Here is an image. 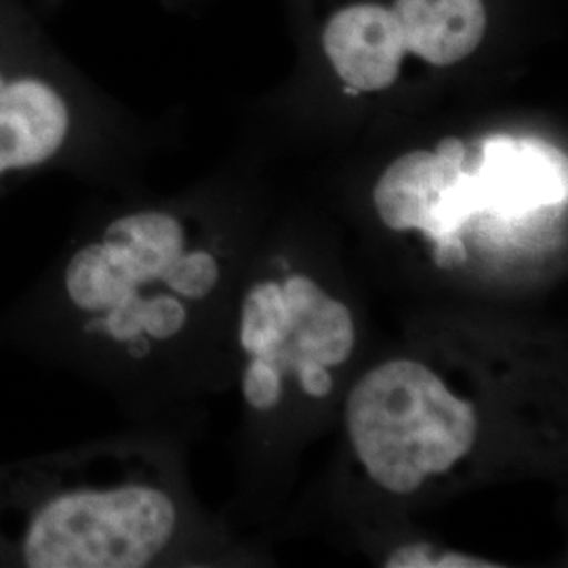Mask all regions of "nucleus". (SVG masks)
Masks as SVG:
<instances>
[{
    "label": "nucleus",
    "instance_id": "nucleus-19",
    "mask_svg": "<svg viewBox=\"0 0 568 568\" xmlns=\"http://www.w3.org/2000/svg\"><path fill=\"white\" fill-rule=\"evenodd\" d=\"M434 568H497V565L483 560V558H476V556L447 551V554L434 558Z\"/></svg>",
    "mask_w": 568,
    "mask_h": 568
},
{
    "label": "nucleus",
    "instance_id": "nucleus-12",
    "mask_svg": "<svg viewBox=\"0 0 568 568\" xmlns=\"http://www.w3.org/2000/svg\"><path fill=\"white\" fill-rule=\"evenodd\" d=\"M161 281L190 300H203L220 281V265L204 251H194L190 255L182 253L164 270Z\"/></svg>",
    "mask_w": 568,
    "mask_h": 568
},
{
    "label": "nucleus",
    "instance_id": "nucleus-10",
    "mask_svg": "<svg viewBox=\"0 0 568 568\" xmlns=\"http://www.w3.org/2000/svg\"><path fill=\"white\" fill-rule=\"evenodd\" d=\"M65 286L70 300L89 312L110 310L138 291V284L110 255L105 244H91L72 257L65 272Z\"/></svg>",
    "mask_w": 568,
    "mask_h": 568
},
{
    "label": "nucleus",
    "instance_id": "nucleus-17",
    "mask_svg": "<svg viewBox=\"0 0 568 568\" xmlns=\"http://www.w3.org/2000/svg\"><path fill=\"white\" fill-rule=\"evenodd\" d=\"M434 548L429 544H410L387 558V568H434Z\"/></svg>",
    "mask_w": 568,
    "mask_h": 568
},
{
    "label": "nucleus",
    "instance_id": "nucleus-2",
    "mask_svg": "<svg viewBox=\"0 0 568 568\" xmlns=\"http://www.w3.org/2000/svg\"><path fill=\"white\" fill-rule=\"evenodd\" d=\"M178 511L156 488L74 493L51 501L26 537L32 568H142L171 541Z\"/></svg>",
    "mask_w": 568,
    "mask_h": 568
},
{
    "label": "nucleus",
    "instance_id": "nucleus-6",
    "mask_svg": "<svg viewBox=\"0 0 568 568\" xmlns=\"http://www.w3.org/2000/svg\"><path fill=\"white\" fill-rule=\"evenodd\" d=\"M70 116L60 93L39 79L0 74V175L49 161L68 135Z\"/></svg>",
    "mask_w": 568,
    "mask_h": 568
},
{
    "label": "nucleus",
    "instance_id": "nucleus-1",
    "mask_svg": "<svg viewBox=\"0 0 568 568\" xmlns=\"http://www.w3.org/2000/svg\"><path fill=\"white\" fill-rule=\"evenodd\" d=\"M352 447L379 487L406 495L464 459L478 436L474 405L417 361H389L352 389Z\"/></svg>",
    "mask_w": 568,
    "mask_h": 568
},
{
    "label": "nucleus",
    "instance_id": "nucleus-13",
    "mask_svg": "<svg viewBox=\"0 0 568 568\" xmlns=\"http://www.w3.org/2000/svg\"><path fill=\"white\" fill-rule=\"evenodd\" d=\"M283 373L265 361L262 356H255L244 373L243 392L246 403L257 410H270L281 403L283 386H281Z\"/></svg>",
    "mask_w": 568,
    "mask_h": 568
},
{
    "label": "nucleus",
    "instance_id": "nucleus-20",
    "mask_svg": "<svg viewBox=\"0 0 568 568\" xmlns=\"http://www.w3.org/2000/svg\"><path fill=\"white\" fill-rule=\"evenodd\" d=\"M129 352H131L135 358H142L143 354L148 352V342L142 339L140 335L133 337V339H129Z\"/></svg>",
    "mask_w": 568,
    "mask_h": 568
},
{
    "label": "nucleus",
    "instance_id": "nucleus-18",
    "mask_svg": "<svg viewBox=\"0 0 568 568\" xmlns=\"http://www.w3.org/2000/svg\"><path fill=\"white\" fill-rule=\"evenodd\" d=\"M434 262L438 267H457V265L466 264L467 251L466 244L462 241L459 234H447L434 241Z\"/></svg>",
    "mask_w": 568,
    "mask_h": 568
},
{
    "label": "nucleus",
    "instance_id": "nucleus-14",
    "mask_svg": "<svg viewBox=\"0 0 568 568\" xmlns=\"http://www.w3.org/2000/svg\"><path fill=\"white\" fill-rule=\"evenodd\" d=\"M185 307L169 295L145 300L143 305V331L154 339H171L185 325Z\"/></svg>",
    "mask_w": 568,
    "mask_h": 568
},
{
    "label": "nucleus",
    "instance_id": "nucleus-7",
    "mask_svg": "<svg viewBox=\"0 0 568 568\" xmlns=\"http://www.w3.org/2000/svg\"><path fill=\"white\" fill-rule=\"evenodd\" d=\"M283 295L291 316V333L281 347L262 358L281 373L291 368L300 356L325 366L344 365L356 344L349 310L342 302L331 300L318 284L305 276H291L283 284Z\"/></svg>",
    "mask_w": 568,
    "mask_h": 568
},
{
    "label": "nucleus",
    "instance_id": "nucleus-5",
    "mask_svg": "<svg viewBox=\"0 0 568 568\" xmlns=\"http://www.w3.org/2000/svg\"><path fill=\"white\" fill-rule=\"evenodd\" d=\"M466 156V145L447 138L434 152H408L389 164L373 192L382 222L396 232L422 230L429 236L438 199L464 171Z\"/></svg>",
    "mask_w": 568,
    "mask_h": 568
},
{
    "label": "nucleus",
    "instance_id": "nucleus-15",
    "mask_svg": "<svg viewBox=\"0 0 568 568\" xmlns=\"http://www.w3.org/2000/svg\"><path fill=\"white\" fill-rule=\"evenodd\" d=\"M143 305L145 300L140 297L138 291L129 293L119 304L110 307V314L103 321L105 331L119 342H129L138 337L143 331Z\"/></svg>",
    "mask_w": 568,
    "mask_h": 568
},
{
    "label": "nucleus",
    "instance_id": "nucleus-9",
    "mask_svg": "<svg viewBox=\"0 0 568 568\" xmlns=\"http://www.w3.org/2000/svg\"><path fill=\"white\" fill-rule=\"evenodd\" d=\"M103 244L140 286L163 278L164 270L182 255L183 230L171 215L138 213L110 225Z\"/></svg>",
    "mask_w": 568,
    "mask_h": 568
},
{
    "label": "nucleus",
    "instance_id": "nucleus-4",
    "mask_svg": "<svg viewBox=\"0 0 568 568\" xmlns=\"http://www.w3.org/2000/svg\"><path fill=\"white\" fill-rule=\"evenodd\" d=\"M326 58L339 79L361 91L392 87L406 55L400 21L386 7L354 4L339 11L326 26Z\"/></svg>",
    "mask_w": 568,
    "mask_h": 568
},
{
    "label": "nucleus",
    "instance_id": "nucleus-8",
    "mask_svg": "<svg viewBox=\"0 0 568 568\" xmlns=\"http://www.w3.org/2000/svg\"><path fill=\"white\" fill-rule=\"evenodd\" d=\"M394 16L405 32L406 51L434 65L466 60L483 42V0H398Z\"/></svg>",
    "mask_w": 568,
    "mask_h": 568
},
{
    "label": "nucleus",
    "instance_id": "nucleus-16",
    "mask_svg": "<svg viewBox=\"0 0 568 568\" xmlns=\"http://www.w3.org/2000/svg\"><path fill=\"white\" fill-rule=\"evenodd\" d=\"M293 368H295L297 375H300V382H302L305 394H310V396H314V398H325V396L331 394V389H333V377L328 375L325 365H321V363L314 361V358L300 356V358L293 363Z\"/></svg>",
    "mask_w": 568,
    "mask_h": 568
},
{
    "label": "nucleus",
    "instance_id": "nucleus-11",
    "mask_svg": "<svg viewBox=\"0 0 568 568\" xmlns=\"http://www.w3.org/2000/svg\"><path fill=\"white\" fill-rule=\"evenodd\" d=\"M291 316L283 286L260 283L246 295L241 316V345L253 356H267L286 342Z\"/></svg>",
    "mask_w": 568,
    "mask_h": 568
},
{
    "label": "nucleus",
    "instance_id": "nucleus-3",
    "mask_svg": "<svg viewBox=\"0 0 568 568\" xmlns=\"http://www.w3.org/2000/svg\"><path fill=\"white\" fill-rule=\"evenodd\" d=\"M474 215L525 217L544 206L567 203V161L548 143L490 138L478 169L467 171Z\"/></svg>",
    "mask_w": 568,
    "mask_h": 568
}]
</instances>
